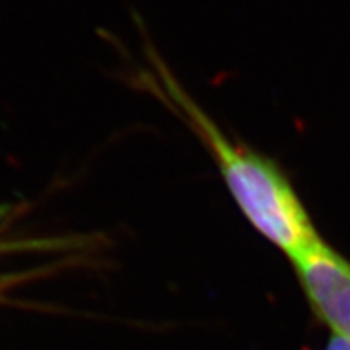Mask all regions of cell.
Listing matches in <instances>:
<instances>
[{
    "mask_svg": "<svg viewBox=\"0 0 350 350\" xmlns=\"http://www.w3.org/2000/svg\"><path fill=\"white\" fill-rule=\"evenodd\" d=\"M150 72L138 80L156 96L206 148L235 204L261 237L294 260L321 239L312 214L291 175L274 157L234 142L213 117L188 94L167 64L148 51Z\"/></svg>",
    "mask_w": 350,
    "mask_h": 350,
    "instance_id": "obj_1",
    "label": "cell"
},
{
    "mask_svg": "<svg viewBox=\"0 0 350 350\" xmlns=\"http://www.w3.org/2000/svg\"><path fill=\"white\" fill-rule=\"evenodd\" d=\"M326 350H350V339L332 334V338L326 345Z\"/></svg>",
    "mask_w": 350,
    "mask_h": 350,
    "instance_id": "obj_4",
    "label": "cell"
},
{
    "mask_svg": "<svg viewBox=\"0 0 350 350\" xmlns=\"http://www.w3.org/2000/svg\"><path fill=\"white\" fill-rule=\"evenodd\" d=\"M291 261L314 314L350 339V261L323 237Z\"/></svg>",
    "mask_w": 350,
    "mask_h": 350,
    "instance_id": "obj_2",
    "label": "cell"
},
{
    "mask_svg": "<svg viewBox=\"0 0 350 350\" xmlns=\"http://www.w3.org/2000/svg\"><path fill=\"white\" fill-rule=\"evenodd\" d=\"M77 239L42 237V239H0V255H18V253H49L64 252L77 247Z\"/></svg>",
    "mask_w": 350,
    "mask_h": 350,
    "instance_id": "obj_3",
    "label": "cell"
}]
</instances>
